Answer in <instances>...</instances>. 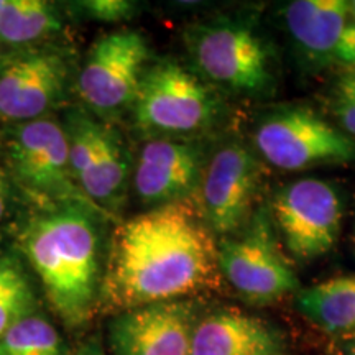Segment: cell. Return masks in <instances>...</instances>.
Segmentation results:
<instances>
[{"mask_svg": "<svg viewBox=\"0 0 355 355\" xmlns=\"http://www.w3.org/2000/svg\"><path fill=\"white\" fill-rule=\"evenodd\" d=\"M219 245L201 209L178 201L117 225L110 239L99 301L104 308L184 301L220 283Z\"/></svg>", "mask_w": 355, "mask_h": 355, "instance_id": "1", "label": "cell"}, {"mask_svg": "<svg viewBox=\"0 0 355 355\" xmlns=\"http://www.w3.org/2000/svg\"><path fill=\"white\" fill-rule=\"evenodd\" d=\"M92 212L79 204L42 211L20 237L48 301L69 327L83 326L99 301L101 235Z\"/></svg>", "mask_w": 355, "mask_h": 355, "instance_id": "2", "label": "cell"}, {"mask_svg": "<svg viewBox=\"0 0 355 355\" xmlns=\"http://www.w3.org/2000/svg\"><path fill=\"white\" fill-rule=\"evenodd\" d=\"M7 159L13 180L43 211L68 204L96 211L74 183L68 137L56 119L17 123L7 140Z\"/></svg>", "mask_w": 355, "mask_h": 355, "instance_id": "3", "label": "cell"}, {"mask_svg": "<svg viewBox=\"0 0 355 355\" xmlns=\"http://www.w3.org/2000/svg\"><path fill=\"white\" fill-rule=\"evenodd\" d=\"M74 183L99 214H117L128 191L127 150L117 130L81 109L66 114L63 123Z\"/></svg>", "mask_w": 355, "mask_h": 355, "instance_id": "4", "label": "cell"}, {"mask_svg": "<svg viewBox=\"0 0 355 355\" xmlns=\"http://www.w3.org/2000/svg\"><path fill=\"white\" fill-rule=\"evenodd\" d=\"M132 107L137 127L159 139L201 132L217 114L216 97L206 84L168 60L146 68Z\"/></svg>", "mask_w": 355, "mask_h": 355, "instance_id": "5", "label": "cell"}, {"mask_svg": "<svg viewBox=\"0 0 355 355\" xmlns=\"http://www.w3.org/2000/svg\"><path fill=\"white\" fill-rule=\"evenodd\" d=\"M188 46L199 73L227 91L260 94L273 86L268 48L241 21L216 20L193 26Z\"/></svg>", "mask_w": 355, "mask_h": 355, "instance_id": "6", "label": "cell"}, {"mask_svg": "<svg viewBox=\"0 0 355 355\" xmlns=\"http://www.w3.org/2000/svg\"><path fill=\"white\" fill-rule=\"evenodd\" d=\"M255 146L265 162L285 171L355 158V141L349 135L303 107L278 110L261 121Z\"/></svg>", "mask_w": 355, "mask_h": 355, "instance_id": "7", "label": "cell"}, {"mask_svg": "<svg viewBox=\"0 0 355 355\" xmlns=\"http://www.w3.org/2000/svg\"><path fill=\"white\" fill-rule=\"evenodd\" d=\"M148 56V43L135 30H117L101 37L89 50L78 78L84 104L104 117L132 107Z\"/></svg>", "mask_w": 355, "mask_h": 355, "instance_id": "8", "label": "cell"}, {"mask_svg": "<svg viewBox=\"0 0 355 355\" xmlns=\"http://www.w3.org/2000/svg\"><path fill=\"white\" fill-rule=\"evenodd\" d=\"M272 216L288 252L301 261L326 255L343 225V201L326 181L306 178L275 194Z\"/></svg>", "mask_w": 355, "mask_h": 355, "instance_id": "9", "label": "cell"}, {"mask_svg": "<svg viewBox=\"0 0 355 355\" xmlns=\"http://www.w3.org/2000/svg\"><path fill=\"white\" fill-rule=\"evenodd\" d=\"M219 270L243 300L255 304L273 303L298 290V278L263 220L220 243Z\"/></svg>", "mask_w": 355, "mask_h": 355, "instance_id": "10", "label": "cell"}, {"mask_svg": "<svg viewBox=\"0 0 355 355\" xmlns=\"http://www.w3.org/2000/svg\"><path fill=\"white\" fill-rule=\"evenodd\" d=\"M260 183V166L250 150L229 144L204 165L201 214L214 234H234L252 211Z\"/></svg>", "mask_w": 355, "mask_h": 355, "instance_id": "11", "label": "cell"}, {"mask_svg": "<svg viewBox=\"0 0 355 355\" xmlns=\"http://www.w3.org/2000/svg\"><path fill=\"white\" fill-rule=\"evenodd\" d=\"M68 64L46 48L21 51L0 64V119L24 123L44 117L63 99Z\"/></svg>", "mask_w": 355, "mask_h": 355, "instance_id": "12", "label": "cell"}, {"mask_svg": "<svg viewBox=\"0 0 355 355\" xmlns=\"http://www.w3.org/2000/svg\"><path fill=\"white\" fill-rule=\"evenodd\" d=\"M194 324L186 300L140 306L115 314L109 343L115 355H191Z\"/></svg>", "mask_w": 355, "mask_h": 355, "instance_id": "13", "label": "cell"}, {"mask_svg": "<svg viewBox=\"0 0 355 355\" xmlns=\"http://www.w3.org/2000/svg\"><path fill=\"white\" fill-rule=\"evenodd\" d=\"M293 43L309 61L355 68V24L344 0H295L283 10Z\"/></svg>", "mask_w": 355, "mask_h": 355, "instance_id": "14", "label": "cell"}, {"mask_svg": "<svg viewBox=\"0 0 355 355\" xmlns=\"http://www.w3.org/2000/svg\"><path fill=\"white\" fill-rule=\"evenodd\" d=\"M202 171L198 145L157 137L141 146L133 171V189L150 209L186 201L201 183Z\"/></svg>", "mask_w": 355, "mask_h": 355, "instance_id": "15", "label": "cell"}, {"mask_svg": "<svg viewBox=\"0 0 355 355\" xmlns=\"http://www.w3.org/2000/svg\"><path fill=\"white\" fill-rule=\"evenodd\" d=\"M278 331L263 319L219 311L194 324L191 355H282Z\"/></svg>", "mask_w": 355, "mask_h": 355, "instance_id": "16", "label": "cell"}, {"mask_svg": "<svg viewBox=\"0 0 355 355\" xmlns=\"http://www.w3.org/2000/svg\"><path fill=\"white\" fill-rule=\"evenodd\" d=\"M298 309L329 334L355 332V275L329 278L300 291Z\"/></svg>", "mask_w": 355, "mask_h": 355, "instance_id": "17", "label": "cell"}, {"mask_svg": "<svg viewBox=\"0 0 355 355\" xmlns=\"http://www.w3.org/2000/svg\"><path fill=\"white\" fill-rule=\"evenodd\" d=\"M61 15L55 3L44 0H7L0 13V44L25 46L55 35Z\"/></svg>", "mask_w": 355, "mask_h": 355, "instance_id": "18", "label": "cell"}, {"mask_svg": "<svg viewBox=\"0 0 355 355\" xmlns=\"http://www.w3.org/2000/svg\"><path fill=\"white\" fill-rule=\"evenodd\" d=\"M0 355H66L56 327L46 318L28 314L0 336Z\"/></svg>", "mask_w": 355, "mask_h": 355, "instance_id": "19", "label": "cell"}, {"mask_svg": "<svg viewBox=\"0 0 355 355\" xmlns=\"http://www.w3.org/2000/svg\"><path fill=\"white\" fill-rule=\"evenodd\" d=\"M32 285L17 260L0 257V336L33 313Z\"/></svg>", "mask_w": 355, "mask_h": 355, "instance_id": "20", "label": "cell"}, {"mask_svg": "<svg viewBox=\"0 0 355 355\" xmlns=\"http://www.w3.org/2000/svg\"><path fill=\"white\" fill-rule=\"evenodd\" d=\"M76 6L89 20L104 24H117L132 19L137 10L135 3L128 0H84Z\"/></svg>", "mask_w": 355, "mask_h": 355, "instance_id": "21", "label": "cell"}, {"mask_svg": "<svg viewBox=\"0 0 355 355\" xmlns=\"http://www.w3.org/2000/svg\"><path fill=\"white\" fill-rule=\"evenodd\" d=\"M334 109L340 125L355 139V74L344 76L337 83Z\"/></svg>", "mask_w": 355, "mask_h": 355, "instance_id": "22", "label": "cell"}, {"mask_svg": "<svg viewBox=\"0 0 355 355\" xmlns=\"http://www.w3.org/2000/svg\"><path fill=\"white\" fill-rule=\"evenodd\" d=\"M7 196H8V184H7V175L3 168L0 166V220L3 219L7 211Z\"/></svg>", "mask_w": 355, "mask_h": 355, "instance_id": "23", "label": "cell"}, {"mask_svg": "<svg viewBox=\"0 0 355 355\" xmlns=\"http://www.w3.org/2000/svg\"><path fill=\"white\" fill-rule=\"evenodd\" d=\"M73 355H107V354L102 350L99 344L92 340V343H86L84 345H81V347H79Z\"/></svg>", "mask_w": 355, "mask_h": 355, "instance_id": "24", "label": "cell"}, {"mask_svg": "<svg viewBox=\"0 0 355 355\" xmlns=\"http://www.w3.org/2000/svg\"><path fill=\"white\" fill-rule=\"evenodd\" d=\"M349 13H350V19L355 24V0L354 2H349Z\"/></svg>", "mask_w": 355, "mask_h": 355, "instance_id": "25", "label": "cell"}, {"mask_svg": "<svg viewBox=\"0 0 355 355\" xmlns=\"http://www.w3.org/2000/svg\"><path fill=\"white\" fill-rule=\"evenodd\" d=\"M347 355H355V339L352 340V344H350V347H349V352H347Z\"/></svg>", "mask_w": 355, "mask_h": 355, "instance_id": "26", "label": "cell"}, {"mask_svg": "<svg viewBox=\"0 0 355 355\" xmlns=\"http://www.w3.org/2000/svg\"><path fill=\"white\" fill-rule=\"evenodd\" d=\"M6 2H7V0H0V13H2L3 7H6Z\"/></svg>", "mask_w": 355, "mask_h": 355, "instance_id": "27", "label": "cell"}, {"mask_svg": "<svg viewBox=\"0 0 355 355\" xmlns=\"http://www.w3.org/2000/svg\"><path fill=\"white\" fill-rule=\"evenodd\" d=\"M0 64H2V55H0Z\"/></svg>", "mask_w": 355, "mask_h": 355, "instance_id": "28", "label": "cell"}]
</instances>
